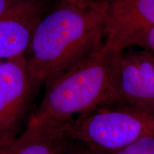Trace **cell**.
Masks as SVG:
<instances>
[{
    "instance_id": "1",
    "label": "cell",
    "mask_w": 154,
    "mask_h": 154,
    "mask_svg": "<svg viewBox=\"0 0 154 154\" xmlns=\"http://www.w3.org/2000/svg\"><path fill=\"white\" fill-rule=\"evenodd\" d=\"M103 39L99 0L84 8L60 4L34 30L26 57L29 71L40 85L99 51Z\"/></svg>"
},
{
    "instance_id": "2",
    "label": "cell",
    "mask_w": 154,
    "mask_h": 154,
    "mask_svg": "<svg viewBox=\"0 0 154 154\" xmlns=\"http://www.w3.org/2000/svg\"><path fill=\"white\" fill-rule=\"evenodd\" d=\"M123 52L99 51L45 83L43 99L29 119L68 122L75 115L108 105L115 91Z\"/></svg>"
},
{
    "instance_id": "3",
    "label": "cell",
    "mask_w": 154,
    "mask_h": 154,
    "mask_svg": "<svg viewBox=\"0 0 154 154\" xmlns=\"http://www.w3.org/2000/svg\"><path fill=\"white\" fill-rule=\"evenodd\" d=\"M72 140L96 151H113L154 135V111L127 106L102 105L69 124Z\"/></svg>"
},
{
    "instance_id": "4",
    "label": "cell",
    "mask_w": 154,
    "mask_h": 154,
    "mask_svg": "<svg viewBox=\"0 0 154 154\" xmlns=\"http://www.w3.org/2000/svg\"><path fill=\"white\" fill-rule=\"evenodd\" d=\"M106 47L132 46L153 52L154 0H99Z\"/></svg>"
},
{
    "instance_id": "5",
    "label": "cell",
    "mask_w": 154,
    "mask_h": 154,
    "mask_svg": "<svg viewBox=\"0 0 154 154\" xmlns=\"http://www.w3.org/2000/svg\"><path fill=\"white\" fill-rule=\"evenodd\" d=\"M39 86L29 71L26 55L0 64V148L19 135Z\"/></svg>"
},
{
    "instance_id": "6",
    "label": "cell",
    "mask_w": 154,
    "mask_h": 154,
    "mask_svg": "<svg viewBox=\"0 0 154 154\" xmlns=\"http://www.w3.org/2000/svg\"><path fill=\"white\" fill-rule=\"evenodd\" d=\"M108 105L154 111L153 52L144 49L123 52L115 91Z\"/></svg>"
},
{
    "instance_id": "7",
    "label": "cell",
    "mask_w": 154,
    "mask_h": 154,
    "mask_svg": "<svg viewBox=\"0 0 154 154\" xmlns=\"http://www.w3.org/2000/svg\"><path fill=\"white\" fill-rule=\"evenodd\" d=\"M48 0H22L0 15V59L25 55Z\"/></svg>"
},
{
    "instance_id": "8",
    "label": "cell",
    "mask_w": 154,
    "mask_h": 154,
    "mask_svg": "<svg viewBox=\"0 0 154 154\" xmlns=\"http://www.w3.org/2000/svg\"><path fill=\"white\" fill-rule=\"evenodd\" d=\"M70 122L29 119L24 131L0 148V154H66L74 142L69 134Z\"/></svg>"
},
{
    "instance_id": "9",
    "label": "cell",
    "mask_w": 154,
    "mask_h": 154,
    "mask_svg": "<svg viewBox=\"0 0 154 154\" xmlns=\"http://www.w3.org/2000/svg\"><path fill=\"white\" fill-rule=\"evenodd\" d=\"M84 148L86 154H154V135L138 138L124 147L113 151H96Z\"/></svg>"
},
{
    "instance_id": "10",
    "label": "cell",
    "mask_w": 154,
    "mask_h": 154,
    "mask_svg": "<svg viewBox=\"0 0 154 154\" xmlns=\"http://www.w3.org/2000/svg\"><path fill=\"white\" fill-rule=\"evenodd\" d=\"M60 4L64 5L74 6V7L84 8L93 5L95 0H59Z\"/></svg>"
},
{
    "instance_id": "11",
    "label": "cell",
    "mask_w": 154,
    "mask_h": 154,
    "mask_svg": "<svg viewBox=\"0 0 154 154\" xmlns=\"http://www.w3.org/2000/svg\"><path fill=\"white\" fill-rule=\"evenodd\" d=\"M22 1V0H0V15Z\"/></svg>"
},
{
    "instance_id": "12",
    "label": "cell",
    "mask_w": 154,
    "mask_h": 154,
    "mask_svg": "<svg viewBox=\"0 0 154 154\" xmlns=\"http://www.w3.org/2000/svg\"><path fill=\"white\" fill-rule=\"evenodd\" d=\"M66 154H86L82 145L78 143V145H72Z\"/></svg>"
},
{
    "instance_id": "13",
    "label": "cell",
    "mask_w": 154,
    "mask_h": 154,
    "mask_svg": "<svg viewBox=\"0 0 154 154\" xmlns=\"http://www.w3.org/2000/svg\"><path fill=\"white\" fill-rule=\"evenodd\" d=\"M1 63H2V62H1V59H0V64H1Z\"/></svg>"
}]
</instances>
